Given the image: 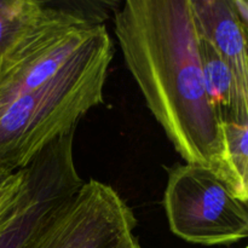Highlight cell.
Here are the masks:
<instances>
[{"label": "cell", "mask_w": 248, "mask_h": 248, "mask_svg": "<svg viewBox=\"0 0 248 248\" xmlns=\"http://www.w3.org/2000/svg\"><path fill=\"white\" fill-rule=\"evenodd\" d=\"M126 67L186 164L222 169V120L203 85L190 0H127L114 14Z\"/></svg>", "instance_id": "cell-1"}, {"label": "cell", "mask_w": 248, "mask_h": 248, "mask_svg": "<svg viewBox=\"0 0 248 248\" xmlns=\"http://www.w3.org/2000/svg\"><path fill=\"white\" fill-rule=\"evenodd\" d=\"M247 203L208 167L186 164L170 170L165 213L171 232L184 241L227 246L246 239Z\"/></svg>", "instance_id": "cell-3"}, {"label": "cell", "mask_w": 248, "mask_h": 248, "mask_svg": "<svg viewBox=\"0 0 248 248\" xmlns=\"http://www.w3.org/2000/svg\"><path fill=\"white\" fill-rule=\"evenodd\" d=\"M131 248H142V247H140V245L138 244V242H137V244H135V245H133V246L131 247Z\"/></svg>", "instance_id": "cell-13"}, {"label": "cell", "mask_w": 248, "mask_h": 248, "mask_svg": "<svg viewBox=\"0 0 248 248\" xmlns=\"http://www.w3.org/2000/svg\"><path fill=\"white\" fill-rule=\"evenodd\" d=\"M113 56V40L101 23L55 77L0 106V172L28 166L47 145L77 128L92 108L103 103Z\"/></svg>", "instance_id": "cell-2"}, {"label": "cell", "mask_w": 248, "mask_h": 248, "mask_svg": "<svg viewBox=\"0 0 248 248\" xmlns=\"http://www.w3.org/2000/svg\"><path fill=\"white\" fill-rule=\"evenodd\" d=\"M99 26L77 10L46 5L38 22L0 53V106L55 77Z\"/></svg>", "instance_id": "cell-4"}, {"label": "cell", "mask_w": 248, "mask_h": 248, "mask_svg": "<svg viewBox=\"0 0 248 248\" xmlns=\"http://www.w3.org/2000/svg\"><path fill=\"white\" fill-rule=\"evenodd\" d=\"M137 218L113 186L89 179L22 248H131Z\"/></svg>", "instance_id": "cell-5"}, {"label": "cell", "mask_w": 248, "mask_h": 248, "mask_svg": "<svg viewBox=\"0 0 248 248\" xmlns=\"http://www.w3.org/2000/svg\"><path fill=\"white\" fill-rule=\"evenodd\" d=\"M24 240L23 232L17 227H6L0 230V248H21Z\"/></svg>", "instance_id": "cell-11"}, {"label": "cell", "mask_w": 248, "mask_h": 248, "mask_svg": "<svg viewBox=\"0 0 248 248\" xmlns=\"http://www.w3.org/2000/svg\"><path fill=\"white\" fill-rule=\"evenodd\" d=\"M196 31L227 62L237 91L248 103L247 27L240 22L230 0H190Z\"/></svg>", "instance_id": "cell-6"}, {"label": "cell", "mask_w": 248, "mask_h": 248, "mask_svg": "<svg viewBox=\"0 0 248 248\" xmlns=\"http://www.w3.org/2000/svg\"><path fill=\"white\" fill-rule=\"evenodd\" d=\"M198 50L206 93L220 120L248 123V103L240 97L229 65L200 35Z\"/></svg>", "instance_id": "cell-7"}, {"label": "cell", "mask_w": 248, "mask_h": 248, "mask_svg": "<svg viewBox=\"0 0 248 248\" xmlns=\"http://www.w3.org/2000/svg\"><path fill=\"white\" fill-rule=\"evenodd\" d=\"M46 5L39 0H0V53L38 22Z\"/></svg>", "instance_id": "cell-9"}, {"label": "cell", "mask_w": 248, "mask_h": 248, "mask_svg": "<svg viewBox=\"0 0 248 248\" xmlns=\"http://www.w3.org/2000/svg\"><path fill=\"white\" fill-rule=\"evenodd\" d=\"M234 12L242 24L248 28V2L245 0H230Z\"/></svg>", "instance_id": "cell-12"}, {"label": "cell", "mask_w": 248, "mask_h": 248, "mask_svg": "<svg viewBox=\"0 0 248 248\" xmlns=\"http://www.w3.org/2000/svg\"><path fill=\"white\" fill-rule=\"evenodd\" d=\"M26 178V167L16 172H0V228L18 201Z\"/></svg>", "instance_id": "cell-10"}, {"label": "cell", "mask_w": 248, "mask_h": 248, "mask_svg": "<svg viewBox=\"0 0 248 248\" xmlns=\"http://www.w3.org/2000/svg\"><path fill=\"white\" fill-rule=\"evenodd\" d=\"M222 142L219 178L236 198L248 202V123L222 121Z\"/></svg>", "instance_id": "cell-8"}]
</instances>
